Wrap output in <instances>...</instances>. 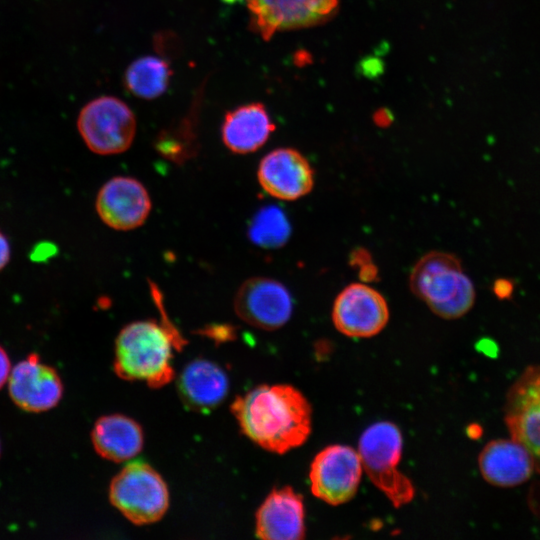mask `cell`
I'll return each mask as SVG.
<instances>
[{
	"mask_svg": "<svg viewBox=\"0 0 540 540\" xmlns=\"http://www.w3.org/2000/svg\"><path fill=\"white\" fill-rule=\"evenodd\" d=\"M203 333L210 338L220 341L234 338V330L230 326L224 325L209 327L206 330H203Z\"/></svg>",
	"mask_w": 540,
	"mask_h": 540,
	"instance_id": "obj_24",
	"label": "cell"
},
{
	"mask_svg": "<svg viewBox=\"0 0 540 540\" xmlns=\"http://www.w3.org/2000/svg\"><path fill=\"white\" fill-rule=\"evenodd\" d=\"M402 446L399 428L387 421L369 426L358 445L362 466L369 479L396 508L409 503L415 494L411 480L398 470Z\"/></svg>",
	"mask_w": 540,
	"mask_h": 540,
	"instance_id": "obj_4",
	"label": "cell"
},
{
	"mask_svg": "<svg viewBox=\"0 0 540 540\" xmlns=\"http://www.w3.org/2000/svg\"><path fill=\"white\" fill-rule=\"evenodd\" d=\"M172 71L164 59L147 55L134 60L126 69L124 83L135 96L155 99L163 94L170 81Z\"/></svg>",
	"mask_w": 540,
	"mask_h": 540,
	"instance_id": "obj_20",
	"label": "cell"
},
{
	"mask_svg": "<svg viewBox=\"0 0 540 540\" xmlns=\"http://www.w3.org/2000/svg\"><path fill=\"white\" fill-rule=\"evenodd\" d=\"M257 178L266 193L287 201L307 195L314 185L309 161L293 148H278L266 154L259 163Z\"/></svg>",
	"mask_w": 540,
	"mask_h": 540,
	"instance_id": "obj_14",
	"label": "cell"
},
{
	"mask_svg": "<svg viewBox=\"0 0 540 540\" xmlns=\"http://www.w3.org/2000/svg\"><path fill=\"white\" fill-rule=\"evenodd\" d=\"M255 532L264 540H301L305 537L302 496L286 486L274 489L256 513Z\"/></svg>",
	"mask_w": 540,
	"mask_h": 540,
	"instance_id": "obj_15",
	"label": "cell"
},
{
	"mask_svg": "<svg viewBox=\"0 0 540 540\" xmlns=\"http://www.w3.org/2000/svg\"><path fill=\"white\" fill-rule=\"evenodd\" d=\"M233 303L241 320L268 331L285 325L293 310L287 288L275 279L262 276L245 280L237 289Z\"/></svg>",
	"mask_w": 540,
	"mask_h": 540,
	"instance_id": "obj_10",
	"label": "cell"
},
{
	"mask_svg": "<svg viewBox=\"0 0 540 540\" xmlns=\"http://www.w3.org/2000/svg\"><path fill=\"white\" fill-rule=\"evenodd\" d=\"M349 262L352 267L359 269L373 261L369 251L364 248H357L350 254Z\"/></svg>",
	"mask_w": 540,
	"mask_h": 540,
	"instance_id": "obj_22",
	"label": "cell"
},
{
	"mask_svg": "<svg viewBox=\"0 0 540 540\" xmlns=\"http://www.w3.org/2000/svg\"><path fill=\"white\" fill-rule=\"evenodd\" d=\"M362 462L359 453L345 445H330L320 451L310 468L314 496L331 505L351 500L357 492Z\"/></svg>",
	"mask_w": 540,
	"mask_h": 540,
	"instance_id": "obj_8",
	"label": "cell"
},
{
	"mask_svg": "<svg viewBox=\"0 0 540 540\" xmlns=\"http://www.w3.org/2000/svg\"><path fill=\"white\" fill-rule=\"evenodd\" d=\"M504 420L510 436L528 450L540 473V366H529L509 388Z\"/></svg>",
	"mask_w": 540,
	"mask_h": 540,
	"instance_id": "obj_9",
	"label": "cell"
},
{
	"mask_svg": "<svg viewBox=\"0 0 540 540\" xmlns=\"http://www.w3.org/2000/svg\"><path fill=\"white\" fill-rule=\"evenodd\" d=\"M180 398L188 408L207 412L226 397L229 381L225 371L207 359H195L182 370L177 381Z\"/></svg>",
	"mask_w": 540,
	"mask_h": 540,
	"instance_id": "obj_17",
	"label": "cell"
},
{
	"mask_svg": "<svg viewBox=\"0 0 540 540\" xmlns=\"http://www.w3.org/2000/svg\"><path fill=\"white\" fill-rule=\"evenodd\" d=\"M332 320L336 329L346 336L371 337L386 326L389 308L376 289L365 283H352L335 298Z\"/></svg>",
	"mask_w": 540,
	"mask_h": 540,
	"instance_id": "obj_11",
	"label": "cell"
},
{
	"mask_svg": "<svg viewBox=\"0 0 540 540\" xmlns=\"http://www.w3.org/2000/svg\"><path fill=\"white\" fill-rule=\"evenodd\" d=\"M96 452L103 458L122 462L135 457L143 447V431L133 419L111 414L99 418L91 433Z\"/></svg>",
	"mask_w": 540,
	"mask_h": 540,
	"instance_id": "obj_19",
	"label": "cell"
},
{
	"mask_svg": "<svg viewBox=\"0 0 540 540\" xmlns=\"http://www.w3.org/2000/svg\"><path fill=\"white\" fill-rule=\"evenodd\" d=\"M11 259V245L7 235L0 229V271L3 270Z\"/></svg>",
	"mask_w": 540,
	"mask_h": 540,
	"instance_id": "obj_25",
	"label": "cell"
},
{
	"mask_svg": "<svg viewBox=\"0 0 540 540\" xmlns=\"http://www.w3.org/2000/svg\"><path fill=\"white\" fill-rule=\"evenodd\" d=\"M275 124L266 107L259 102L241 105L228 111L221 126L222 142L235 154H248L262 147Z\"/></svg>",
	"mask_w": 540,
	"mask_h": 540,
	"instance_id": "obj_18",
	"label": "cell"
},
{
	"mask_svg": "<svg viewBox=\"0 0 540 540\" xmlns=\"http://www.w3.org/2000/svg\"><path fill=\"white\" fill-rule=\"evenodd\" d=\"M478 467L486 482L503 488L526 482L535 470L531 454L512 437L488 442L478 456Z\"/></svg>",
	"mask_w": 540,
	"mask_h": 540,
	"instance_id": "obj_16",
	"label": "cell"
},
{
	"mask_svg": "<svg viewBox=\"0 0 540 540\" xmlns=\"http://www.w3.org/2000/svg\"><path fill=\"white\" fill-rule=\"evenodd\" d=\"M250 241L262 248L282 247L290 238L291 225L284 211L274 205L264 206L252 217L248 231Z\"/></svg>",
	"mask_w": 540,
	"mask_h": 540,
	"instance_id": "obj_21",
	"label": "cell"
},
{
	"mask_svg": "<svg viewBox=\"0 0 540 540\" xmlns=\"http://www.w3.org/2000/svg\"><path fill=\"white\" fill-rule=\"evenodd\" d=\"M109 498L114 507L138 525L158 521L169 505L165 481L143 461L130 462L112 479Z\"/></svg>",
	"mask_w": 540,
	"mask_h": 540,
	"instance_id": "obj_5",
	"label": "cell"
},
{
	"mask_svg": "<svg viewBox=\"0 0 540 540\" xmlns=\"http://www.w3.org/2000/svg\"><path fill=\"white\" fill-rule=\"evenodd\" d=\"M250 25L265 41L281 31L316 26L331 19L340 0H245Z\"/></svg>",
	"mask_w": 540,
	"mask_h": 540,
	"instance_id": "obj_7",
	"label": "cell"
},
{
	"mask_svg": "<svg viewBox=\"0 0 540 540\" xmlns=\"http://www.w3.org/2000/svg\"><path fill=\"white\" fill-rule=\"evenodd\" d=\"M136 118L119 98L101 96L88 102L80 111L77 128L90 151L115 155L128 150L136 134Z\"/></svg>",
	"mask_w": 540,
	"mask_h": 540,
	"instance_id": "obj_6",
	"label": "cell"
},
{
	"mask_svg": "<svg viewBox=\"0 0 540 540\" xmlns=\"http://www.w3.org/2000/svg\"><path fill=\"white\" fill-rule=\"evenodd\" d=\"M0 455H1V442H0Z\"/></svg>",
	"mask_w": 540,
	"mask_h": 540,
	"instance_id": "obj_26",
	"label": "cell"
},
{
	"mask_svg": "<svg viewBox=\"0 0 540 540\" xmlns=\"http://www.w3.org/2000/svg\"><path fill=\"white\" fill-rule=\"evenodd\" d=\"M410 289L430 310L444 319L467 314L476 299V290L454 254L432 251L422 256L412 268Z\"/></svg>",
	"mask_w": 540,
	"mask_h": 540,
	"instance_id": "obj_3",
	"label": "cell"
},
{
	"mask_svg": "<svg viewBox=\"0 0 540 540\" xmlns=\"http://www.w3.org/2000/svg\"><path fill=\"white\" fill-rule=\"evenodd\" d=\"M184 343L175 327L155 320H139L124 326L115 342V373L124 380L145 381L160 388L172 380L173 349Z\"/></svg>",
	"mask_w": 540,
	"mask_h": 540,
	"instance_id": "obj_2",
	"label": "cell"
},
{
	"mask_svg": "<svg viewBox=\"0 0 540 540\" xmlns=\"http://www.w3.org/2000/svg\"><path fill=\"white\" fill-rule=\"evenodd\" d=\"M231 412L242 432L270 452L286 453L311 432V406L291 385H260L235 398Z\"/></svg>",
	"mask_w": 540,
	"mask_h": 540,
	"instance_id": "obj_1",
	"label": "cell"
},
{
	"mask_svg": "<svg viewBox=\"0 0 540 540\" xmlns=\"http://www.w3.org/2000/svg\"><path fill=\"white\" fill-rule=\"evenodd\" d=\"M7 386L12 402L30 413L54 408L63 395V383L58 372L43 363L37 353L29 354L12 368Z\"/></svg>",
	"mask_w": 540,
	"mask_h": 540,
	"instance_id": "obj_13",
	"label": "cell"
},
{
	"mask_svg": "<svg viewBox=\"0 0 540 540\" xmlns=\"http://www.w3.org/2000/svg\"><path fill=\"white\" fill-rule=\"evenodd\" d=\"M11 361L6 350L0 345V390L8 382L11 373Z\"/></svg>",
	"mask_w": 540,
	"mask_h": 540,
	"instance_id": "obj_23",
	"label": "cell"
},
{
	"mask_svg": "<svg viewBox=\"0 0 540 540\" xmlns=\"http://www.w3.org/2000/svg\"><path fill=\"white\" fill-rule=\"evenodd\" d=\"M151 207L146 187L130 176H116L106 181L95 200V209L101 221L119 231L133 230L143 225Z\"/></svg>",
	"mask_w": 540,
	"mask_h": 540,
	"instance_id": "obj_12",
	"label": "cell"
}]
</instances>
